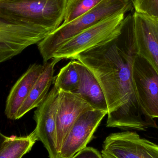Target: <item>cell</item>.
<instances>
[{"label":"cell","mask_w":158,"mask_h":158,"mask_svg":"<svg viewBox=\"0 0 158 158\" xmlns=\"http://www.w3.org/2000/svg\"><path fill=\"white\" fill-rule=\"evenodd\" d=\"M44 68V65H31L13 85L6 99L5 110L6 116L8 119L15 120L19 110L27 99Z\"/></svg>","instance_id":"obj_12"},{"label":"cell","mask_w":158,"mask_h":158,"mask_svg":"<svg viewBox=\"0 0 158 158\" xmlns=\"http://www.w3.org/2000/svg\"><path fill=\"white\" fill-rule=\"evenodd\" d=\"M132 77L138 103L151 118H158V73L144 58L136 54L134 60Z\"/></svg>","instance_id":"obj_7"},{"label":"cell","mask_w":158,"mask_h":158,"mask_svg":"<svg viewBox=\"0 0 158 158\" xmlns=\"http://www.w3.org/2000/svg\"><path fill=\"white\" fill-rule=\"evenodd\" d=\"M51 32L46 28L28 21L0 18V64L29 46L38 44Z\"/></svg>","instance_id":"obj_4"},{"label":"cell","mask_w":158,"mask_h":158,"mask_svg":"<svg viewBox=\"0 0 158 158\" xmlns=\"http://www.w3.org/2000/svg\"><path fill=\"white\" fill-rule=\"evenodd\" d=\"M133 15H129L121 33L111 40L79 54L72 60L85 66L102 88L107 104L106 126L137 131L158 128L140 106L132 77L137 54Z\"/></svg>","instance_id":"obj_1"},{"label":"cell","mask_w":158,"mask_h":158,"mask_svg":"<svg viewBox=\"0 0 158 158\" xmlns=\"http://www.w3.org/2000/svg\"><path fill=\"white\" fill-rule=\"evenodd\" d=\"M93 108L70 92L59 91L56 114L57 148L60 149L70 128L82 114Z\"/></svg>","instance_id":"obj_11"},{"label":"cell","mask_w":158,"mask_h":158,"mask_svg":"<svg viewBox=\"0 0 158 158\" xmlns=\"http://www.w3.org/2000/svg\"><path fill=\"white\" fill-rule=\"evenodd\" d=\"M80 82V75L75 61H70L62 68L53 81L54 86L59 91L72 93L77 90Z\"/></svg>","instance_id":"obj_16"},{"label":"cell","mask_w":158,"mask_h":158,"mask_svg":"<svg viewBox=\"0 0 158 158\" xmlns=\"http://www.w3.org/2000/svg\"><path fill=\"white\" fill-rule=\"evenodd\" d=\"M107 113L93 110L82 114L68 133L60 150L61 158H71L86 147L98 125Z\"/></svg>","instance_id":"obj_9"},{"label":"cell","mask_w":158,"mask_h":158,"mask_svg":"<svg viewBox=\"0 0 158 158\" xmlns=\"http://www.w3.org/2000/svg\"><path fill=\"white\" fill-rule=\"evenodd\" d=\"M45 63L44 68L31 90L29 94L19 110L15 120L19 119L35 108H37L45 99L53 82L55 67L61 59L53 58Z\"/></svg>","instance_id":"obj_14"},{"label":"cell","mask_w":158,"mask_h":158,"mask_svg":"<svg viewBox=\"0 0 158 158\" xmlns=\"http://www.w3.org/2000/svg\"><path fill=\"white\" fill-rule=\"evenodd\" d=\"M134 0H103L93 9L64 25H61L37 44L46 63L53 58L55 52L68 41L83 31L110 17L126 14L134 7Z\"/></svg>","instance_id":"obj_2"},{"label":"cell","mask_w":158,"mask_h":158,"mask_svg":"<svg viewBox=\"0 0 158 158\" xmlns=\"http://www.w3.org/2000/svg\"><path fill=\"white\" fill-rule=\"evenodd\" d=\"M36 141L32 132L27 136L9 137L0 152V158H21L31 151Z\"/></svg>","instance_id":"obj_15"},{"label":"cell","mask_w":158,"mask_h":158,"mask_svg":"<svg viewBox=\"0 0 158 158\" xmlns=\"http://www.w3.org/2000/svg\"><path fill=\"white\" fill-rule=\"evenodd\" d=\"M125 14L115 15L83 31L61 45L53 58L73 59L79 54L112 40L121 33Z\"/></svg>","instance_id":"obj_5"},{"label":"cell","mask_w":158,"mask_h":158,"mask_svg":"<svg viewBox=\"0 0 158 158\" xmlns=\"http://www.w3.org/2000/svg\"><path fill=\"white\" fill-rule=\"evenodd\" d=\"M8 1H9V0H0V4L2 3L7 2Z\"/></svg>","instance_id":"obj_21"},{"label":"cell","mask_w":158,"mask_h":158,"mask_svg":"<svg viewBox=\"0 0 158 158\" xmlns=\"http://www.w3.org/2000/svg\"><path fill=\"white\" fill-rule=\"evenodd\" d=\"M133 19L137 54L147 60L158 73V19L136 12Z\"/></svg>","instance_id":"obj_10"},{"label":"cell","mask_w":158,"mask_h":158,"mask_svg":"<svg viewBox=\"0 0 158 158\" xmlns=\"http://www.w3.org/2000/svg\"><path fill=\"white\" fill-rule=\"evenodd\" d=\"M68 1L9 0L0 4V18L28 21L52 32L63 23Z\"/></svg>","instance_id":"obj_3"},{"label":"cell","mask_w":158,"mask_h":158,"mask_svg":"<svg viewBox=\"0 0 158 158\" xmlns=\"http://www.w3.org/2000/svg\"><path fill=\"white\" fill-rule=\"evenodd\" d=\"M9 137L5 136L0 131V152L3 148Z\"/></svg>","instance_id":"obj_20"},{"label":"cell","mask_w":158,"mask_h":158,"mask_svg":"<svg viewBox=\"0 0 158 158\" xmlns=\"http://www.w3.org/2000/svg\"><path fill=\"white\" fill-rule=\"evenodd\" d=\"M103 158H158V145L135 132L111 134L104 142Z\"/></svg>","instance_id":"obj_6"},{"label":"cell","mask_w":158,"mask_h":158,"mask_svg":"<svg viewBox=\"0 0 158 158\" xmlns=\"http://www.w3.org/2000/svg\"><path fill=\"white\" fill-rule=\"evenodd\" d=\"M135 12L158 19V0H134Z\"/></svg>","instance_id":"obj_18"},{"label":"cell","mask_w":158,"mask_h":158,"mask_svg":"<svg viewBox=\"0 0 158 158\" xmlns=\"http://www.w3.org/2000/svg\"><path fill=\"white\" fill-rule=\"evenodd\" d=\"M71 158H103L97 149L92 147H86L75 154Z\"/></svg>","instance_id":"obj_19"},{"label":"cell","mask_w":158,"mask_h":158,"mask_svg":"<svg viewBox=\"0 0 158 158\" xmlns=\"http://www.w3.org/2000/svg\"><path fill=\"white\" fill-rule=\"evenodd\" d=\"M80 77L78 88L73 94L87 102L94 109L108 112L102 88L93 73L78 61H75Z\"/></svg>","instance_id":"obj_13"},{"label":"cell","mask_w":158,"mask_h":158,"mask_svg":"<svg viewBox=\"0 0 158 158\" xmlns=\"http://www.w3.org/2000/svg\"><path fill=\"white\" fill-rule=\"evenodd\" d=\"M103 0H69L64 21L61 25L68 24L93 9Z\"/></svg>","instance_id":"obj_17"},{"label":"cell","mask_w":158,"mask_h":158,"mask_svg":"<svg viewBox=\"0 0 158 158\" xmlns=\"http://www.w3.org/2000/svg\"><path fill=\"white\" fill-rule=\"evenodd\" d=\"M59 90L54 86L34 111L36 127L32 133L47 149L50 158H61L57 148L56 114Z\"/></svg>","instance_id":"obj_8"}]
</instances>
